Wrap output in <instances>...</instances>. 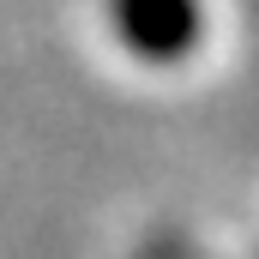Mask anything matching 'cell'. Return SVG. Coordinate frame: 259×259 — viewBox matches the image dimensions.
Returning a JSON list of instances; mask_svg holds the SVG:
<instances>
[{"label":"cell","mask_w":259,"mask_h":259,"mask_svg":"<svg viewBox=\"0 0 259 259\" xmlns=\"http://www.w3.org/2000/svg\"><path fill=\"white\" fill-rule=\"evenodd\" d=\"M109 24L133 61L169 66L187 61L199 42V0H109Z\"/></svg>","instance_id":"6da1fadb"},{"label":"cell","mask_w":259,"mask_h":259,"mask_svg":"<svg viewBox=\"0 0 259 259\" xmlns=\"http://www.w3.org/2000/svg\"><path fill=\"white\" fill-rule=\"evenodd\" d=\"M145 259H187V253H181V241H157Z\"/></svg>","instance_id":"7a4b0ae2"}]
</instances>
